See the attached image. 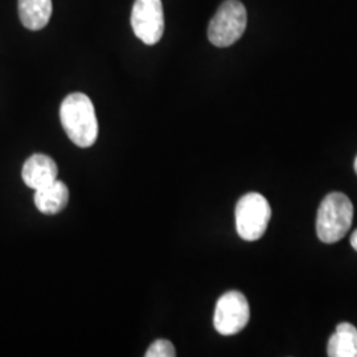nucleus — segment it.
Returning a JSON list of instances; mask_svg holds the SVG:
<instances>
[{
	"label": "nucleus",
	"instance_id": "ddd939ff",
	"mask_svg": "<svg viewBox=\"0 0 357 357\" xmlns=\"http://www.w3.org/2000/svg\"><path fill=\"white\" fill-rule=\"evenodd\" d=\"M355 171H356V174H357V158H356V160H355Z\"/></svg>",
	"mask_w": 357,
	"mask_h": 357
},
{
	"label": "nucleus",
	"instance_id": "f8f14e48",
	"mask_svg": "<svg viewBox=\"0 0 357 357\" xmlns=\"http://www.w3.org/2000/svg\"><path fill=\"white\" fill-rule=\"evenodd\" d=\"M351 245H352V248L357 252V230H355L354 234L351 236Z\"/></svg>",
	"mask_w": 357,
	"mask_h": 357
},
{
	"label": "nucleus",
	"instance_id": "423d86ee",
	"mask_svg": "<svg viewBox=\"0 0 357 357\" xmlns=\"http://www.w3.org/2000/svg\"><path fill=\"white\" fill-rule=\"evenodd\" d=\"M131 26L135 36L147 45H155L165 32L162 0H135L131 11Z\"/></svg>",
	"mask_w": 357,
	"mask_h": 357
},
{
	"label": "nucleus",
	"instance_id": "9b49d317",
	"mask_svg": "<svg viewBox=\"0 0 357 357\" xmlns=\"http://www.w3.org/2000/svg\"><path fill=\"white\" fill-rule=\"evenodd\" d=\"M146 357H174L176 356L175 347L169 340H156L155 343L150 345V348L146 352Z\"/></svg>",
	"mask_w": 357,
	"mask_h": 357
},
{
	"label": "nucleus",
	"instance_id": "1a4fd4ad",
	"mask_svg": "<svg viewBox=\"0 0 357 357\" xmlns=\"http://www.w3.org/2000/svg\"><path fill=\"white\" fill-rule=\"evenodd\" d=\"M17 8L22 24L29 31H38L51 19L52 0H19Z\"/></svg>",
	"mask_w": 357,
	"mask_h": 357
},
{
	"label": "nucleus",
	"instance_id": "39448f33",
	"mask_svg": "<svg viewBox=\"0 0 357 357\" xmlns=\"http://www.w3.org/2000/svg\"><path fill=\"white\" fill-rule=\"evenodd\" d=\"M250 319V307L243 294L228 291L217 301L213 324L218 333L224 336L243 331Z\"/></svg>",
	"mask_w": 357,
	"mask_h": 357
},
{
	"label": "nucleus",
	"instance_id": "f03ea898",
	"mask_svg": "<svg viewBox=\"0 0 357 357\" xmlns=\"http://www.w3.org/2000/svg\"><path fill=\"white\" fill-rule=\"evenodd\" d=\"M354 205L342 192H332L327 195L317 217V231L320 241L335 243L342 240L352 225Z\"/></svg>",
	"mask_w": 357,
	"mask_h": 357
},
{
	"label": "nucleus",
	"instance_id": "9d476101",
	"mask_svg": "<svg viewBox=\"0 0 357 357\" xmlns=\"http://www.w3.org/2000/svg\"><path fill=\"white\" fill-rule=\"evenodd\" d=\"M327 355L330 357H357V328L351 323H340L330 337Z\"/></svg>",
	"mask_w": 357,
	"mask_h": 357
},
{
	"label": "nucleus",
	"instance_id": "20e7f679",
	"mask_svg": "<svg viewBox=\"0 0 357 357\" xmlns=\"http://www.w3.org/2000/svg\"><path fill=\"white\" fill-rule=\"evenodd\" d=\"M271 208L268 200L257 192L243 196L236 206V229L245 241L259 240L268 229Z\"/></svg>",
	"mask_w": 357,
	"mask_h": 357
},
{
	"label": "nucleus",
	"instance_id": "0eeeda50",
	"mask_svg": "<svg viewBox=\"0 0 357 357\" xmlns=\"http://www.w3.org/2000/svg\"><path fill=\"white\" fill-rule=\"evenodd\" d=\"M59 167L51 156L44 153H35L28 158L23 166L22 178L26 185L32 190H40L57 180Z\"/></svg>",
	"mask_w": 357,
	"mask_h": 357
},
{
	"label": "nucleus",
	"instance_id": "7ed1b4c3",
	"mask_svg": "<svg viewBox=\"0 0 357 357\" xmlns=\"http://www.w3.org/2000/svg\"><path fill=\"white\" fill-rule=\"evenodd\" d=\"M248 24L246 8L240 0H225L211 19L208 38L218 48H227L243 38Z\"/></svg>",
	"mask_w": 357,
	"mask_h": 357
},
{
	"label": "nucleus",
	"instance_id": "6e6552de",
	"mask_svg": "<svg viewBox=\"0 0 357 357\" xmlns=\"http://www.w3.org/2000/svg\"><path fill=\"white\" fill-rule=\"evenodd\" d=\"M69 203V190L59 178L35 191V205L43 215H57Z\"/></svg>",
	"mask_w": 357,
	"mask_h": 357
},
{
	"label": "nucleus",
	"instance_id": "f257e3e1",
	"mask_svg": "<svg viewBox=\"0 0 357 357\" xmlns=\"http://www.w3.org/2000/svg\"><path fill=\"white\" fill-rule=\"evenodd\" d=\"M60 119L68 138L81 149L91 147L98 137V121L94 105L84 93H73L60 107Z\"/></svg>",
	"mask_w": 357,
	"mask_h": 357
}]
</instances>
